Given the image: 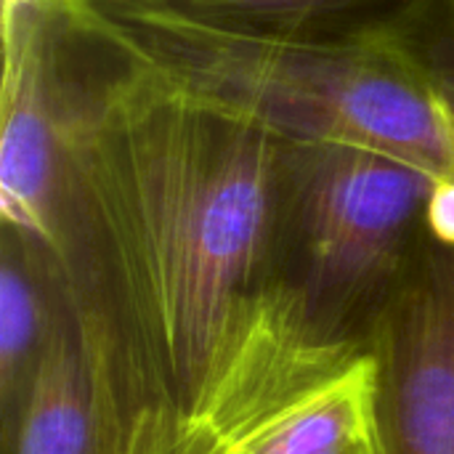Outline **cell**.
Segmentation results:
<instances>
[{
	"label": "cell",
	"mask_w": 454,
	"mask_h": 454,
	"mask_svg": "<svg viewBox=\"0 0 454 454\" xmlns=\"http://www.w3.org/2000/svg\"><path fill=\"white\" fill-rule=\"evenodd\" d=\"M74 8L69 287L138 391L186 418L274 279L287 138Z\"/></svg>",
	"instance_id": "obj_1"
},
{
	"label": "cell",
	"mask_w": 454,
	"mask_h": 454,
	"mask_svg": "<svg viewBox=\"0 0 454 454\" xmlns=\"http://www.w3.org/2000/svg\"><path fill=\"white\" fill-rule=\"evenodd\" d=\"M112 29L290 141L378 152L454 186V0H428L391 32L330 45Z\"/></svg>",
	"instance_id": "obj_2"
},
{
	"label": "cell",
	"mask_w": 454,
	"mask_h": 454,
	"mask_svg": "<svg viewBox=\"0 0 454 454\" xmlns=\"http://www.w3.org/2000/svg\"><path fill=\"white\" fill-rule=\"evenodd\" d=\"M436 189L434 176L402 160L287 138L271 285L325 333L364 340L431 229Z\"/></svg>",
	"instance_id": "obj_3"
},
{
	"label": "cell",
	"mask_w": 454,
	"mask_h": 454,
	"mask_svg": "<svg viewBox=\"0 0 454 454\" xmlns=\"http://www.w3.org/2000/svg\"><path fill=\"white\" fill-rule=\"evenodd\" d=\"M184 423L210 454H380L367 343L325 333L271 285Z\"/></svg>",
	"instance_id": "obj_4"
},
{
	"label": "cell",
	"mask_w": 454,
	"mask_h": 454,
	"mask_svg": "<svg viewBox=\"0 0 454 454\" xmlns=\"http://www.w3.org/2000/svg\"><path fill=\"white\" fill-rule=\"evenodd\" d=\"M74 3L3 0L0 226L24 234L64 269L74 239Z\"/></svg>",
	"instance_id": "obj_5"
},
{
	"label": "cell",
	"mask_w": 454,
	"mask_h": 454,
	"mask_svg": "<svg viewBox=\"0 0 454 454\" xmlns=\"http://www.w3.org/2000/svg\"><path fill=\"white\" fill-rule=\"evenodd\" d=\"M364 340L380 454H454V242L426 231Z\"/></svg>",
	"instance_id": "obj_6"
},
{
	"label": "cell",
	"mask_w": 454,
	"mask_h": 454,
	"mask_svg": "<svg viewBox=\"0 0 454 454\" xmlns=\"http://www.w3.org/2000/svg\"><path fill=\"white\" fill-rule=\"evenodd\" d=\"M117 29L255 45H330L402 27L428 0H74Z\"/></svg>",
	"instance_id": "obj_7"
},
{
	"label": "cell",
	"mask_w": 454,
	"mask_h": 454,
	"mask_svg": "<svg viewBox=\"0 0 454 454\" xmlns=\"http://www.w3.org/2000/svg\"><path fill=\"white\" fill-rule=\"evenodd\" d=\"M72 303L64 266L0 226V454L13 444L51 338Z\"/></svg>",
	"instance_id": "obj_8"
},
{
	"label": "cell",
	"mask_w": 454,
	"mask_h": 454,
	"mask_svg": "<svg viewBox=\"0 0 454 454\" xmlns=\"http://www.w3.org/2000/svg\"><path fill=\"white\" fill-rule=\"evenodd\" d=\"M98 372L72 293L5 454H98Z\"/></svg>",
	"instance_id": "obj_9"
},
{
	"label": "cell",
	"mask_w": 454,
	"mask_h": 454,
	"mask_svg": "<svg viewBox=\"0 0 454 454\" xmlns=\"http://www.w3.org/2000/svg\"><path fill=\"white\" fill-rule=\"evenodd\" d=\"M184 418L160 402H104L98 454H176Z\"/></svg>",
	"instance_id": "obj_10"
},
{
	"label": "cell",
	"mask_w": 454,
	"mask_h": 454,
	"mask_svg": "<svg viewBox=\"0 0 454 454\" xmlns=\"http://www.w3.org/2000/svg\"><path fill=\"white\" fill-rule=\"evenodd\" d=\"M176 454H210L207 447L192 434V428L184 423V431H181V444H178V452Z\"/></svg>",
	"instance_id": "obj_11"
}]
</instances>
